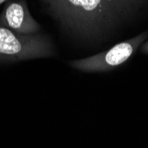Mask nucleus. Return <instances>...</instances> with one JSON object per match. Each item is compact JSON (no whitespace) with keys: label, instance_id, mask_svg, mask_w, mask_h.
Returning a JSON list of instances; mask_svg holds the SVG:
<instances>
[{"label":"nucleus","instance_id":"1","mask_svg":"<svg viewBox=\"0 0 148 148\" xmlns=\"http://www.w3.org/2000/svg\"><path fill=\"white\" fill-rule=\"evenodd\" d=\"M51 40L40 33L21 35L0 25V62H18L54 55Z\"/></svg>","mask_w":148,"mask_h":148},{"label":"nucleus","instance_id":"2","mask_svg":"<svg viewBox=\"0 0 148 148\" xmlns=\"http://www.w3.org/2000/svg\"><path fill=\"white\" fill-rule=\"evenodd\" d=\"M147 38L148 31H144L136 36L115 44L110 49L98 54L71 60L69 65L75 69L87 73L112 70L128 61Z\"/></svg>","mask_w":148,"mask_h":148},{"label":"nucleus","instance_id":"3","mask_svg":"<svg viewBox=\"0 0 148 148\" xmlns=\"http://www.w3.org/2000/svg\"><path fill=\"white\" fill-rule=\"evenodd\" d=\"M0 25L21 35H35L41 29L33 18L26 0L7 2L0 13Z\"/></svg>","mask_w":148,"mask_h":148},{"label":"nucleus","instance_id":"4","mask_svg":"<svg viewBox=\"0 0 148 148\" xmlns=\"http://www.w3.org/2000/svg\"><path fill=\"white\" fill-rule=\"evenodd\" d=\"M123 19L128 26L133 25L148 9V0H103Z\"/></svg>","mask_w":148,"mask_h":148},{"label":"nucleus","instance_id":"5","mask_svg":"<svg viewBox=\"0 0 148 148\" xmlns=\"http://www.w3.org/2000/svg\"><path fill=\"white\" fill-rule=\"evenodd\" d=\"M140 51L144 54L148 55V40H145V41L140 46Z\"/></svg>","mask_w":148,"mask_h":148},{"label":"nucleus","instance_id":"6","mask_svg":"<svg viewBox=\"0 0 148 148\" xmlns=\"http://www.w3.org/2000/svg\"><path fill=\"white\" fill-rule=\"evenodd\" d=\"M10 1H13V0H0V5H3V4H6L7 2H10Z\"/></svg>","mask_w":148,"mask_h":148}]
</instances>
